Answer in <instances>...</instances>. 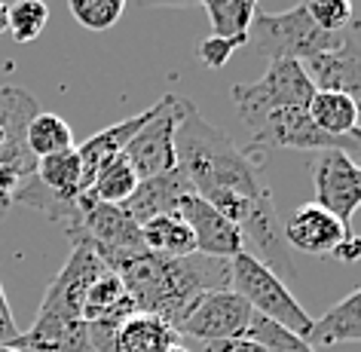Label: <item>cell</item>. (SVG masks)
<instances>
[{
	"label": "cell",
	"mask_w": 361,
	"mask_h": 352,
	"mask_svg": "<svg viewBox=\"0 0 361 352\" xmlns=\"http://www.w3.org/2000/svg\"><path fill=\"white\" fill-rule=\"evenodd\" d=\"M178 169L187 178L190 190L212 202L221 214L236 224L245 245L251 242L260 264L288 285L294 279L291 248L282 236V221L273 202V193L264 181L255 153L239 150L230 135L212 126L196 111L193 102L180 98V114L175 126Z\"/></svg>",
	"instance_id": "cell-1"
},
{
	"label": "cell",
	"mask_w": 361,
	"mask_h": 352,
	"mask_svg": "<svg viewBox=\"0 0 361 352\" xmlns=\"http://www.w3.org/2000/svg\"><path fill=\"white\" fill-rule=\"evenodd\" d=\"M111 269L123 279L135 310L157 315L175 331L202 294L230 288V260L200 251L187 257H159L138 251L114 260Z\"/></svg>",
	"instance_id": "cell-2"
},
{
	"label": "cell",
	"mask_w": 361,
	"mask_h": 352,
	"mask_svg": "<svg viewBox=\"0 0 361 352\" xmlns=\"http://www.w3.org/2000/svg\"><path fill=\"white\" fill-rule=\"evenodd\" d=\"M343 40V34H328L310 19L303 4L291 6L285 13H255L248 28L245 47L260 59H291L303 61L319 56L324 49H334Z\"/></svg>",
	"instance_id": "cell-3"
},
{
	"label": "cell",
	"mask_w": 361,
	"mask_h": 352,
	"mask_svg": "<svg viewBox=\"0 0 361 352\" xmlns=\"http://www.w3.org/2000/svg\"><path fill=\"white\" fill-rule=\"evenodd\" d=\"M230 288L251 306L255 315H264V319L282 324V328L294 331L297 337H303L310 343L312 315L297 303L291 288H288L269 267L260 264L255 255L242 251V255H236L230 260Z\"/></svg>",
	"instance_id": "cell-4"
},
{
	"label": "cell",
	"mask_w": 361,
	"mask_h": 352,
	"mask_svg": "<svg viewBox=\"0 0 361 352\" xmlns=\"http://www.w3.org/2000/svg\"><path fill=\"white\" fill-rule=\"evenodd\" d=\"M61 230H65V236L74 242V245L95 248L98 257H102L107 267L120 257L147 251L144 248V239H141V227L132 221V214L126 212L123 205L98 202L95 196H89V193H83L77 200L74 218Z\"/></svg>",
	"instance_id": "cell-5"
},
{
	"label": "cell",
	"mask_w": 361,
	"mask_h": 352,
	"mask_svg": "<svg viewBox=\"0 0 361 352\" xmlns=\"http://www.w3.org/2000/svg\"><path fill=\"white\" fill-rule=\"evenodd\" d=\"M312 95V80L306 77L300 61L291 59L269 61L267 74L257 83H239L230 89L233 107H236L242 123H251L269 111H279V107H306Z\"/></svg>",
	"instance_id": "cell-6"
},
{
	"label": "cell",
	"mask_w": 361,
	"mask_h": 352,
	"mask_svg": "<svg viewBox=\"0 0 361 352\" xmlns=\"http://www.w3.org/2000/svg\"><path fill=\"white\" fill-rule=\"evenodd\" d=\"M178 114H180V95H175V92L162 95L159 102L153 104V116L123 147V157L129 159V166L135 169L138 181L178 169V153H175Z\"/></svg>",
	"instance_id": "cell-7"
},
{
	"label": "cell",
	"mask_w": 361,
	"mask_h": 352,
	"mask_svg": "<svg viewBox=\"0 0 361 352\" xmlns=\"http://www.w3.org/2000/svg\"><path fill=\"white\" fill-rule=\"evenodd\" d=\"M251 315H255L251 306L233 288L209 291L190 306V312L178 324V337H190L196 343H202V346L236 340V337H245Z\"/></svg>",
	"instance_id": "cell-8"
},
{
	"label": "cell",
	"mask_w": 361,
	"mask_h": 352,
	"mask_svg": "<svg viewBox=\"0 0 361 352\" xmlns=\"http://www.w3.org/2000/svg\"><path fill=\"white\" fill-rule=\"evenodd\" d=\"M245 126L251 132V150H343V138L324 135L306 107H279Z\"/></svg>",
	"instance_id": "cell-9"
},
{
	"label": "cell",
	"mask_w": 361,
	"mask_h": 352,
	"mask_svg": "<svg viewBox=\"0 0 361 352\" xmlns=\"http://www.w3.org/2000/svg\"><path fill=\"white\" fill-rule=\"evenodd\" d=\"M315 205L331 212L337 221L352 227V218L361 209V166L343 150H322L312 162Z\"/></svg>",
	"instance_id": "cell-10"
},
{
	"label": "cell",
	"mask_w": 361,
	"mask_h": 352,
	"mask_svg": "<svg viewBox=\"0 0 361 352\" xmlns=\"http://www.w3.org/2000/svg\"><path fill=\"white\" fill-rule=\"evenodd\" d=\"M178 214L187 221V227H190L200 255L233 260L236 255L245 251V239H242L239 227L227 218V214H221L214 209L212 202H205L202 196L187 193L184 200H180Z\"/></svg>",
	"instance_id": "cell-11"
},
{
	"label": "cell",
	"mask_w": 361,
	"mask_h": 352,
	"mask_svg": "<svg viewBox=\"0 0 361 352\" xmlns=\"http://www.w3.org/2000/svg\"><path fill=\"white\" fill-rule=\"evenodd\" d=\"M40 114V104L22 86H0V166H13L22 171H34L37 159L31 157L25 132L28 123Z\"/></svg>",
	"instance_id": "cell-12"
},
{
	"label": "cell",
	"mask_w": 361,
	"mask_h": 352,
	"mask_svg": "<svg viewBox=\"0 0 361 352\" xmlns=\"http://www.w3.org/2000/svg\"><path fill=\"white\" fill-rule=\"evenodd\" d=\"M303 71L319 92L349 95L358 104V116H361V47H358V40L343 34V40L334 49H324L319 56L306 59Z\"/></svg>",
	"instance_id": "cell-13"
},
{
	"label": "cell",
	"mask_w": 361,
	"mask_h": 352,
	"mask_svg": "<svg viewBox=\"0 0 361 352\" xmlns=\"http://www.w3.org/2000/svg\"><path fill=\"white\" fill-rule=\"evenodd\" d=\"M352 227H346L343 221H337L331 212H324L315 202H303L288 214V221L282 224V236L288 242V248H297L303 255L312 257H328L334 245L346 236Z\"/></svg>",
	"instance_id": "cell-14"
},
{
	"label": "cell",
	"mask_w": 361,
	"mask_h": 352,
	"mask_svg": "<svg viewBox=\"0 0 361 352\" xmlns=\"http://www.w3.org/2000/svg\"><path fill=\"white\" fill-rule=\"evenodd\" d=\"M22 352H95L89 343V328L83 319H68L56 312H37L28 331L13 343Z\"/></svg>",
	"instance_id": "cell-15"
},
{
	"label": "cell",
	"mask_w": 361,
	"mask_h": 352,
	"mask_svg": "<svg viewBox=\"0 0 361 352\" xmlns=\"http://www.w3.org/2000/svg\"><path fill=\"white\" fill-rule=\"evenodd\" d=\"M190 190L187 178L180 175V169H171L166 175H157V178H144L135 187V193L123 202V209L132 214V221L141 224L150 221V218H159V214H178L180 209V200H184Z\"/></svg>",
	"instance_id": "cell-16"
},
{
	"label": "cell",
	"mask_w": 361,
	"mask_h": 352,
	"mask_svg": "<svg viewBox=\"0 0 361 352\" xmlns=\"http://www.w3.org/2000/svg\"><path fill=\"white\" fill-rule=\"evenodd\" d=\"M150 116H153V107L129 116V120H120V123L107 126V129L95 132L92 138H86L83 144H74V150L80 157V166H83V187H86V190H89V184H92L95 171L102 169L104 162H111L114 157H120L123 147L135 138V132H138L141 126L150 120Z\"/></svg>",
	"instance_id": "cell-17"
},
{
	"label": "cell",
	"mask_w": 361,
	"mask_h": 352,
	"mask_svg": "<svg viewBox=\"0 0 361 352\" xmlns=\"http://www.w3.org/2000/svg\"><path fill=\"white\" fill-rule=\"evenodd\" d=\"M178 343L180 337L171 324L147 312H132L116 331L111 352H169Z\"/></svg>",
	"instance_id": "cell-18"
},
{
	"label": "cell",
	"mask_w": 361,
	"mask_h": 352,
	"mask_svg": "<svg viewBox=\"0 0 361 352\" xmlns=\"http://www.w3.org/2000/svg\"><path fill=\"white\" fill-rule=\"evenodd\" d=\"M361 340V288L334 303L322 319H312L310 343L334 346V343H358Z\"/></svg>",
	"instance_id": "cell-19"
},
{
	"label": "cell",
	"mask_w": 361,
	"mask_h": 352,
	"mask_svg": "<svg viewBox=\"0 0 361 352\" xmlns=\"http://www.w3.org/2000/svg\"><path fill=\"white\" fill-rule=\"evenodd\" d=\"M141 239L150 255L159 257H187L196 255V239L180 214H159L141 224Z\"/></svg>",
	"instance_id": "cell-20"
},
{
	"label": "cell",
	"mask_w": 361,
	"mask_h": 352,
	"mask_svg": "<svg viewBox=\"0 0 361 352\" xmlns=\"http://www.w3.org/2000/svg\"><path fill=\"white\" fill-rule=\"evenodd\" d=\"M34 175H37V181L61 202H74V200H80V196L86 193L83 166H80V157H77L74 147L65 150V153H56V157L37 159Z\"/></svg>",
	"instance_id": "cell-21"
},
{
	"label": "cell",
	"mask_w": 361,
	"mask_h": 352,
	"mask_svg": "<svg viewBox=\"0 0 361 352\" xmlns=\"http://www.w3.org/2000/svg\"><path fill=\"white\" fill-rule=\"evenodd\" d=\"M306 114H310L312 123L319 126L324 135H331V138H343V135H349L361 123L358 104L352 102L349 95H340V92H319V89H315V95L310 98V104H306Z\"/></svg>",
	"instance_id": "cell-22"
},
{
	"label": "cell",
	"mask_w": 361,
	"mask_h": 352,
	"mask_svg": "<svg viewBox=\"0 0 361 352\" xmlns=\"http://www.w3.org/2000/svg\"><path fill=\"white\" fill-rule=\"evenodd\" d=\"M202 6H205V13H209L214 37H224V40H233V43H239V47H245L251 19H255V13L260 6L248 4V0H202Z\"/></svg>",
	"instance_id": "cell-23"
},
{
	"label": "cell",
	"mask_w": 361,
	"mask_h": 352,
	"mask_svg": "<svg viewBox=\"0 0 361 352\" xmlns=\"http://www.w3.org/2000/svg\"><path fill=\"white\" fill-rule=\"evenodd\" d=\"M25 144H28V150H31L34 159L56 157V153H65V150L74 147V132H71V126L61 120L59 114L40 111V114L28 123V132H25Z\"/></svg>",
	"instance_id": "cell-24"
},
{
	"label": "cell",
	"mask_w": 361,
	"mask_h": 352,
	"mask_svg": "<svg viewBox=\"0 0 361 352\" xmlns=\"http://www.w3.org/2000/svg\"><path fill=\"white\" fill-rule=\"evenodd\" d=\"M135 187H138V175H135V169L129 166V159L120 153V157H114L111 162H104V166L95 171L86 193L95 196L98 202L123 205L135 193Z\"/></svg>",
	"instance_id": "cell-25"
},
{
	"label": "cell",
	"mask_w": 361,
	"mask_h": 352,
	"mask_svg": "<svg viewBox=\"0 0 361 352\" xmlns=\"http://www.w3.org/2000/svg\"><path fill=\"white\" fill-rule=\"evenodd\" d=\"M49 22V6L43 0H16L6 13V31L13 34L16 43L37 40Z\"/></svg>",
	"instance_id": "cell-26"
},
{
	"label": "cell",
	"mask_w": 361,
	"mask_h": 352,
	"mask_svg": "<svg viewBox=\"0 0 361 352\" xmlns=\"http://www.w3.org/2000/svg\"><path fill=\"white\" fill-rule=\"evenodd\" d=\"M245 337L260 343L267 352H315L312 343H306L303 337H297L294 331H288V328H282V324L264 319V315H251Z\"/></svg>",
	"instance_id": "cell-27"
},
{
	"label": "cell",
	"mask_w": 361,
	"mask_h": 352,
	"mask_svg": "<svg viewBox=\"0 0 361 352\" xmlns=\"http://www.w3.org/2000/svg\"><path fill=\"white\" fill-rule=\"evenodd\" d=\"M129 0H68L74 19L89 31H107L120 22Z\"/></svg>",
	"instance_id": "cell-28"
},
{
	"label": "cell",
	"mask_w": 361,
	"mask_h": 352,
	"mask_svg": "<svg viewBox=\"0 0 361 352\" xmlns=\"http://www.w3.org/2000/svg\"><path fill=\"white\" fill-rule=\"evenodd\" d=\"M310 19L328 34H343L352 22V0H306Z\"/></svg>",
	"instance_id": "cell-29"
},
{
	"label": "cell",
	"mask_w": 361,
	"mask_h": 352,
	"mask_svg": "<svg viewBox=\"0 0 361 352\" xmlns=\"http://www.w3.org/2000/svg\"><path fill=\"white\" fill-rule=\"evenodd\" d=\"M239 49V43H233V40H224V37H205L200 47H196V56H200V61L209 71H221L227 61L233 59V52Z\"/></svg>",
	"instance_id": "cell-30"
},
{
	"label": "cell",
	"mask_w": 361,
	"mask_h": 352,
	"mask_svg": "<svg viewBox=\"0 0 361 352\" xmlns=\"http://www.w3.org/2000/svg\"><path fill=\"white\" fill-rule=\"evenodd\" d=\"M19 324H16V315L10 310V301H6L4 282H0V346H13L19 340Z\"/></svg>",
	"instance_id": "cell-31"
},
{
	"label": "cell",
	"mask_w": 361,
	"mask_h": 352,
	"mask_svg": "<svg viewBox=\"0 0 361 352\" xmlns=\"http://www.w3.org/2000/svg\"><path fill=\"white\" fill-rule=\"evenodd\" d=\"M331 257L340 260V264H358V260H361V236H358L355 230H349L346 236H343L337 245H334Z\"/></svg>",
	"instance_id": "cell-32"
},
{
	"label": "cell",
	"mask_w": 361,
	"mask_h": 352,
	"mask_svg": "<svg viewBox=\"0 0 361 352\" xmlns=\"http://www.w3.org/2000/svg\"><path fill=\"white\" fill-rule=\"evenodd\" d=\"M205 352H267V349L248 337H236V340H224V343H209Z\"/></svg>",
	"instance_id": "cell-33"
},
{
	"label": "cell",
	"mask_w": 361,
	"mask_h": 352,
	"mask_svg": "<svg viewBox=\"0 0 361 352\" xmlns=\"http://www.w3.org/2000/svg\"><path fill=\"white\" fill-rule=\"evenodd\" d=\"M202 4V0H138L141 10H147V6H196Z\"/></svg>",
	"instance_id": "cell-34"
},
{
	"label": "cell",
	"mask_w": 361,
	"mask_h": 352,
	"mask_svg": "<svg viewBox=\"0 0 361 352\" xmlns=\"http://www.w3.org/2000/svg\"><path fill=\"white\" fill-rule=\"evenodd\" d=\"M6 13H10V4H4V0H0V34L6 31Z\"/></svg>",
	"instance_id": "cell-35"
},
{
	"label": "cell",
	"mask_w": 361,
	"mask_h": 352,
	"mask_svg": "<svg viewBox=\"0 0 361 352\" xmlns=\"http://www.w3.org/2000/svg\"><path fill=\"white\" fill-rule=\"evenodd\" d=\"M169 352H190V349H187V346H180V343H178V346H171Z\"/></svg>",
	"instance_id": "cell-36"
},
{
	"label": "cell",
	"mask_w": 361,
	"mask_h": 352,
	"mask_svg": "<svg viewBox=\"0 0 361 352\" xmlns=\"http://www.w3.org/2000/svg\"><path fill=\"white\" fill-rule=\"evenodd\" d=\"M0 352H22V349H16V346H0Z\"/></svg>",
	"instance_id": "cell-37"
},
{
	"label": "cell",
	"mask_w": 361,
	"mask_h": 352,
	"mask_svg": "<svg viewBox=\"0 0 361 352\" xmlns=\"http://www.w3.org/2000/svg\"><path fill=\"white\" fill-rule=\"evenodd\" d=\"M6 212H10V205H4V202H0V218H4Z\"/></svg>",
	"instance_id": "cell-38"
},
{
	"label": "cell",
	"mask_w": 361,
	"mask_h": 352,
	"mask_svg": "<svg viewBox=\"0 0 361 352\" xmlns=\"http://www.w3.org/2000/svg\"><path fill=\"white\" fill-rule=\"evenodd\" d=\"M248 4H255V6H257V4H260V0H248Z\"/></svg>",
	"instance_id": "cell-39"
}]
</instances>
